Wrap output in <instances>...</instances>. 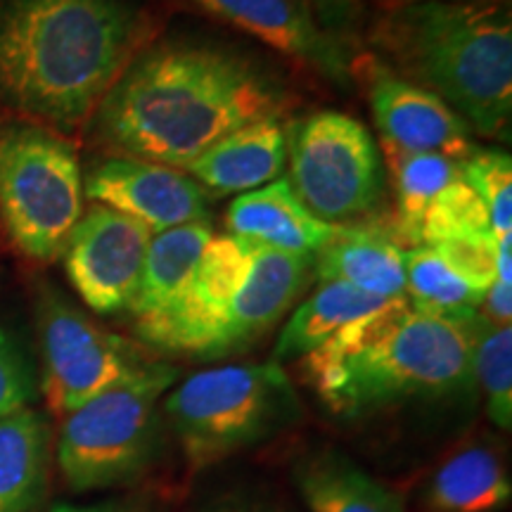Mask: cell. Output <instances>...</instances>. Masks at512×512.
Segmentation results:
<instances>
[{
    "instance_id": "cell-28",
    "label": "cell",
    "mask_w": 512,
    "mask_h": 512,
    "mask_svg": "<svg viewBox=\"0 0 512 512\" xmlns=\"http://www.w3.org/2000/svg\"><path fill=\"white\" fill-rule=\"evenodd\" d=\"M463 181L477 192L496 242H512V159L501 150H475L463 162Z\"/></svg>"
},
{
    "instance_id": "cell-15",
    "label": "cell",
    "mask_w": 512,
    "mask_h": 512,
    "mask_svg": "<svg viewBox=\"0 0 512 512\" xmlns=\"http://www.w3.org/2000/svg\"><path fill=\"white\" fill-rule=\"evenodd\" d=\"M313 273L311 256H294L254 247L245 283L235 294L211 358L230 356L252 347L283 320Z\"/></svg>"
},
{
    "instance_id": "cell-21",
    "label": "cell",
    "mask_w": 512,
    "mask_h": 512,
    "mask_svg": "<svg viewBox=\"0 0 512 512\" xmlns=\"http://www.w3.org/2000/svg\"><path fill=\"white\" fill-rule=\"evenodd\" d=\"M294 482L311 512H406L396 491L337 451L302 460Z\"/></svg>"
},
{
    "instance_id": "cell-3",
    "label": "cell",
    "mask_w": 512,
    "mask_h": 512,
    "mask_svg": "<svg viewBox=\"0 0 512 512\" xmlns=\"http://www.w3.org/2000/svg\"><path fill=\"white\" fill-rule=\"evenodd\" d=\"M482 323L479 311L463 318L420 313L403 294L339 330L299 368L325 408L349 420L415 399H446L475 384Z\"/></svg>"
},
{
    "instance_id": "cell-27",
    "label": "cell",
    "mask_w": 512,
    "mask_h": 512,
    "mask_svg": "<svg viewBox=\"0 0 512 512\" xmlns=\"http://www.w3.org/2000/svg\"><path fill=\"white\" fill-rule=\"evenodd\" d=\"M491 233V219L477 192L463 176L434 197L420 226V247H437L446 240Z\"/></svg>"
},
{
    "instance_id": "cell-30",
    "label": "cell",
    "mask_w": 512,
    "mask_h": 512,
    "mask_svg": "<svg viewBox=\"0 0 512 512\" xmlns=\"http://www.w3.org/2000/svg\"><path fill=\"white\" fill-rule=\"evenodd\" d=\"M432 249L453 273H458L465 283L477 287V290L489 292V287L494 285L498 259V242L494 233L446 240Z\"/></svg>"
},
{
    "instance_id": "cell-32",
    "label": "cell",
    "mask_w": 512,
    "mask_h": 512,
    "mask_svg": "<svg viewBox=\"0 0 512 512\" xmlns=\"http://www.w3.org/2000/svg\"><path fill=\"white\" fill-rule=\"evenodd\" d=\"M484 313L482 316L494 325H510L512 320V283L494 280L484 297Z\"/></svg>"
},
{
    "instance_id": "cell-8",
    "label": "cell",
    "mask_w": 512,
    "mask_h": 512,
    "mask_svg": "<svg viewBox=\"0 0 512 512\" xmlns=\"http://www.w3.org/2000/svg\"><path fill=\"white\" fill-rule=\"evenodd\" d=\"M294 195L320 221L354 226L382 202L384 171L375 140L361 121L316 112L285 128Z\"/></svg>"
},
{
    "instance_id": "cell-9",
    "label": "cell",
    "mask_w": 512,
    "mask_h": 512,
    "mask_svg": "<svg viewBox=\"0 0 512 512\" xmlns=\"http://www.w3.org/2000/svg\"><path fill=\"white\" fill-rule=\"evenodd\" d=\"M36 320L43 394L62 418L152 363L138 344L100 328L50 285L38 292Z\"/></svg>"
},
{
    "instance_id": "cell-26",
    "label": "cell",
    "mask_w": 512,
    "mask_h": 512,
    "mask_svg": "<svg viewBox=\"0 0 512 512\" xmlns=\"http://www.w3.org/2000/svg\"><path fill=\"white\" fill-rule=\"evenodd\" d=\"M475 382L486 399V415L498 430L512 427V328L494 325L484 318L479 328L475 358H472Z\"/></svg>"
},
{
    "instance_id": "cell-13",
    "label": "cell",
    "mask_w": 512,
    "mask_h": 512,
    "mask_svg": "<svg viewBox=\"0 0 512 512\" xmlns=\"http://www.w3.org/2000/svg\"><path fill=\"white\" fill-rule=\"evenodd\" d=\"M209 15L233 24L261 43L311 69L320 79L347 88L354 62L342 38L330 34L306 0H192Z\"/></svg>"
},
{
    "instance_id": "cell-34",
    "label": "cell",
    "mask_w": 512,
    "mask_h": 512,
    "mask_svg": "<svg viewBox=\"0 0 512 512\" xmlns=\"http://www.w3.org/2000/svg\"><path fill=\"white\" fill-rule=\"evenodd\" d=\"M384 10L394 8H408V5H422V3H470V0H375Z\"/></svg>"
},
{
    "instance_id": "cell-18",
    "label": "cell",
    "mask_w": 512,
    "mask_h": 512,
    "mask_svg": "<svg viewBox=\"0 0 512 512\" xmlns=\"http://www.w3.org/2000/svg\"><path fill=\"white\" fill-rule=\"evenodd\" d=\"M311 259L320 283H344L377 299L406 294L403 249L375 228L339 226Z\"/></svg>"
},
{
    "instance_id": "cell-12",
    "label": "cell",
    "mask_w": 512,
    "mask_h": 512,
    "mask_svg": "<svg viewBox=\"0 0 512 512\" xmlns=\"http://www.w3.org/2000/svg\"><path fill=\"white\" fill-rule=\"evenodd\" d=\"M83 195L138 221L152 235L209 221V195L174 166L133 157H110L83 178Z\"/></svg>"
},
{
    "instance_id": "cell-33",
    "label": "cell",
    "mask_w": 512,
    "mask_h": 512,
    "mask_svg": "<svg viewBox=\"0 0 512 512\" xmlns=\"http://www.w3.org/2000/svg\"><path fill=\"white\" fill-rule=\"evenodd\" d=\"M50 512H147L140 503L131 501H102V503H55Z\"/></svg>"
},
{
    "instance_id": "cell-22",
    "label": "cell",
    "mask_w": 512,
    "mask_h": 512,
    "mask_svg": "<svg viewBox=\"0 0 512 512\" xmlns=\"http://www.w3.org/2000/svg\"><path fill=\"white\" fill-rule=\"evenodd\" d=\"M387 302L344 283H320L318 292L292 313L273 347V363L302 361L354 320Z\"/></svg>"
},
{
    "instance_id": "cell-25",
    "label": "cell",
    "mask_w": 512,
    "mask_h": 512,
    "mask_svg": "<svg viewBox=\"0 0 512 512\" xmlns=\"http://www.w3.org/2000/svg\"><path fill=\"white\" fill-rule=\"evenodd\" d=\"M406 297L415 311L441 318H463L477 313L486 292L465 283L444 264L432 247H411L403 252Z\"/></svg>"
},
{
    "instance_id": "cell-1",
    "label": "cell",
    "mask_w": 512,
    "mask_h": 512,
    "mask_svg": "<svg viewBox=\"0 0 512 512\" xmlns=\"http://www.w3.org/2000/svg\"><path fill=\"white\" fill-rule=\"evenodd\" d=\"M285 86L221 46H147L95 110V136L119 157L185 169L228 133L287 110Z\"/></svg>"
},
{
    "instance_id": "cell-4",
    "label": "cell",
    "mask_w": 512,
    "mask_h": 512,
    "mask_svg": "<svg viewBox=\"0 0 512 512\" xmlns=\"http://www.w3.org/2000/svg\"><path fill=\"white\" fill-rule=\"evenodd\" d=\"M373 43L394 74L425 88L472 131L508 140L512 15L503 0L422 3L384 10Z\"/></svg>"
},
{
    "instance_id": "cell-10",
    "label": "cell",
    "mask_w": 512,
    "mask_h": 512,
    "mask_svg": "<svg viewBox=\"0 0 512 512\" xmlns=\"http://www.w3.org/2000/svg\"><path fill=\"white\" fill-rule=\"evenodd\" d=\"M252 245L233 235L211 238L195 271L155 316L140 320L138 337L150 347L211 358L235 294L245 283Z\"/></svg>"
},
{
    "instance_id": "cell-24",
    "label": "cell",
    "mask_w": 512,
    "mask_h": 512,
    "mask_svg": "<svg viewBox=\"0 0 512 512\" xmlns=\"http://www.w3.org/2000/svg\"><path fill=\"white\" fill-rule=\"evenodd\" d=\"M384 152L396 190L394 240L420 247V226L427 209L446 185L463 176V162L434 152H408L392 143H384Z\"/></svg>"
},
{
    "instance_id": "cell-6",
    "label": "cell",
    "mask_w": 512,
    "mask_h": 512,
    "mask_svg": "<svg viewBox=\"0 0 512 512\" xmlns=\"http://www.w3.org/2000/svg\"><path fill=\"white\" fill-rule=\"evenodd\" d=\"M178 368L152 361L64 415L55 460L74 494L136 482L155 456L159 401L174 387Z\"/></svg>"
},
{
    "instance_id": "cell-16",
    "label": "cell",
    "mask_w": 512,
    "mask_h": 512,
    "mask_svg": "<svg viewBox=\"0 0 512 512\" xmlns=\"http://www.w3.org/2000/svg\"><path fill=\"white\" fill-rule=\"evenodd\" d=\"M226 226L233 238L294 256H313L339 228L313 216L285 176L235 197Z\"/></svg>"
},
{
    "instance_id": "cell-5",
    "label": "cell",
    "mask_w": 512,
    "mask_h": 512,
    "mask_svg": "<svg viewBox=\"0 0 512 512\" xmlns=\"http://www.w3.org/2000/svg\"><path fill=\"white\" fill-rule=\"evenodd\" d=\"M164 413L185 463L200 472L290 427L302 403L283 366L240 363L188 377L166 396Z\"/></svg>"
},
{
    "instance_id": "cell-35",
    "label": "cell",
    "mask_w": 512,
    "mask_h": 512,
    "mask_svg": "<svg viewBox=\"0 0 512 512\" xmlns=\"http://www.w3.org/2000/svg\"><path fill=\"white\" fill-rule=\"evenodd\" d=\"M211 512H273L268 508H256V505H226V508L211 510Z\"/></svg>"
},
{
    "instance_id": "cell-2",
    "label": "cell",
    "mask_w": 512,
    "mask_h": 512,
    "mask_svg": "<svg viewBox=\"0 0 512 512\" xmlns=\"http://www.w3.org/2000/svg\"><path fill=\"white\" fill-rule=\"evenodd\" d=\"M152 38L131 0H0V107L76 131Z\"/></svg>"
},
{
    "instance_id": "cell-29",
    "label": "cell",
    "mask_w": 512,
    "mask_h": 512,
    "mask_svg": "<svg viewBox=\"0 0 512 512\" xmlns=\"http://www.w3.org/2000/svg\"><path fill=\"white\" fill-rule=\"evenodd\" d=\"M38 394L36 370L22 344L0 328V420L31 408Z\"/></svg>"
},
{
    "instance_id": "cell-20",
    "label": "cell",
    "mask_w": 512,
    "mask_h": 512,
    "mask_svg": "<svg viewBox=\"0 0 512 512\" xmlns=\"http://www.w3.org/2000/svg\"><path fill=\"white\" fill-rule=\"evenodd\" d=\"M512 498L510 472L491 446L470 444L439 465L427 505L432 512H501Z\"/></svg>"
},
{
    "instance_id": "cell-23",
    "label": "cell",
    "mask_w": 512,
    "mask_h": 512,
    "mask_svg": "<svg viewBox=\"0 0 512 512\" xmlns=\"http://www.w3.org/2000/svg\"><path fill=\"white\" fill-rule=\"evenodd\" d=\"M214 238L209 223H188L152 235L143 273L128 313L133 323L155 316L164 309L195 271L209 240Z\"/></svg>"
},
{
    "instance_id": "cell-7",
    "label": "cell",
    "mask_w": 512,
    "mask_h": 512,
    "mask_svg": "<svg viewBox=\"0 0 512 512\" xmlns=\"http://www.w3.org/2000/svg\"><path fill=\"white\" fill-rule=\"evenodd\" d=\"M83 216L74 145L34 121L0 124V221L27 259L55 261Z\"/></svg>"
},
{
    "instance_id": "cell-31",
    "label": "cell",
    "mask_w": 512,
    "mask_h": 512,
    "mask_svg": "<svg viewBox=\"0 0 512 512\" xmlns=\"http://www.w3.org/2000/svg\"><path fill=\"white\" fill-rule=\"evenodd\" d=\"M313 15L330 34L342 38V34L356 29L361 22V0H306Z\"/></svg>"
},
{
    "instance_id": "cell-14",
    "label": "cell",
    "mask_w": 512,
    "mask_h": 512,
    "mask_svg": "<svg viewBox=\"0 0 512 512\" xmlns=\"http://www.w3.org/2000/svg\"><path fill=\"white\" fill-rule=\"evenodd\" d=\"M368 98L384 143L408 152H434L465 162L477 150L472 128L439 95L401 79L387 64L373 62Z\"/></svg>"
},
{
    "instance_id": "cell-19",
    "label": "cell",
    "mask_w": 512,
    "mask_h": 512,
    "mask_svg": "<svg viewBox=\"0 0 512 512\" xmlns=\"http://www.w3.org/2000/svg\"><path fill=\"white\" fill-rule=\"evenodd\" d=\"M53 432L43 413L24 408L0 420V512H38L48 494Z\"/></svg>"
},
{
    "instance_id": "cell-17",
    "label": "cell",
    "mask_w": 512,
    "mask_h": 512,
    "mask_svg": "<svg viewBox=\"0 0 512 512\" xmlns=\"http://www.w3.org/2000/svg\"><path fill=\"white\" fill-rule=\"evenodd\" d=\"M285 164V126L280 119H264L228 133L183 171L214 195H245L278 181Z\"/></svg>"
},
{
    "instance_id": "cell-11",
    "label": "cell",
    "mask_w": 512,
    "mask_h": 512,
    "mask_svg": "<svg viewBox=\"0 0 512 512\" xmlns=\"http://www.w3.org/2000/svg\"><path fill=\"white\" fill-rule=\"evenodd\" d=\"M152 233L105 204H93L62 249L74 290L95 313L128 311L136 297Z\"/></svg>"
}]
</instances>
